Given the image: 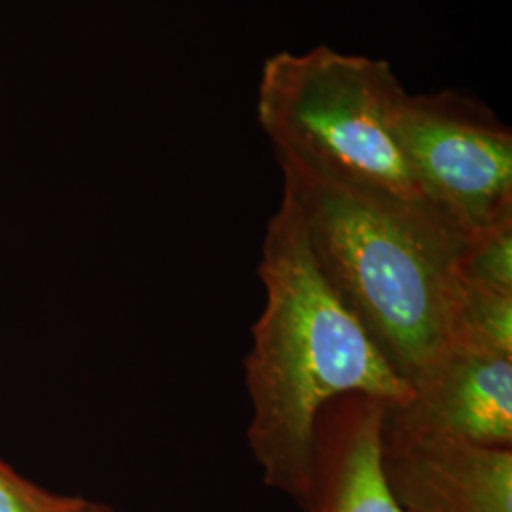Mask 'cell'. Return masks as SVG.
<instances>
[{
    "label": "cell",
    "instance_id": "9c48e42d",
    "mask_svg": "<svg viewBox=\"0 0 512 512\" xmlns=\"http://www.w3.org/2000/svg\"><path fill=\"white\" fill-rule=\"evenodd\" d=\"M458 277L461 285L512 293V219L467 239Z\"/></svg>",
    "mask_w": 512,
    "mask_h": 512
},
{
    "label": "cell",
    "instance_id": "7a4b0ae2",
    "mask_svg": "<svg viewBox=\"0 0 512 512\" xmlns=\"http://www.w3.org/2000/svg\"><path fill=\"white\" fill-rule=\"evenodd\" d=\"M332 291L412 387L452 344L467 236L433 207L344 183L275 152Z\"/></svg>",
    "mask_w": 512,
    "mask_h": 512
},
{
    "label": "cell",
    "instance_id": "6da1fadb",
    "mask_svg": "<svg viewBox=\"0 0 512 512\" xmlns=\"http://www.w3.org/2000/svg\"><path fill=\"white\" fill-rule=\"evenodd\" d=\"M258 275L266 306L245 359L253 406L247 440L264 482L310 512L321 410L344 395L408 404L416 391L332 291L287 196L268 222Z\"/></svg>",
    "mask_w": 512,
    "mask_h": 512
},
{
    "label": "cell",
    "instance_id": "52a82bcc",
    "mask_svg": "<svg viewBox=\"0 0 512 512\" xmlns=\"http://www.w3.org/2000/svg\"><path fill=\"white\" fill-rule=\"evenodd\" d=\"M384 403L344 395L319 414L313 439L310 512H404L380 463Z\"/></svg>",
    "mask_w": 512,
    "mask_h": 512
},
{
    "label": "cell",
    "instance_id": "ba28073f",
    "mask_svg": "<svg viewBox=\"0 0 512 512\" xmlns=\"http://www.w3.org/2000/svg\"><path fill=\"white\" fill-rule=\"evenodd\" d=\"M512 357V293L459 283L452 344Z\"/></svg>",
    "mask_w": 512,
    "mask_h": 512
},
{
    "label": "cell",
    "instance_id": "30bf717a",
    "mask_svg": "<svg viewBox=\"0 0 512 512\" xmlns=\"http://www.w3.org/2000/svg\"><path fill=\"white\" fill-rule=\"evenodd\" d=\"M82 501L40 488L0 458V512H78Z\"/></svg>",
    "mask_w": 512,
    "mask_h": 512
},
{
    "label": "cell",
    "instance_id": "8fae6325",
    "mask_svg": "<svg viewBox=\"0 0 512 512\" xmlns=\"http://www.w3.org/2000/svg\"><path fill=\"white\" fill-rule=\"evenodd\" d=\"M78 512H112L107 505H101V503H92V501H82V507Z\"/></svg>",
    "mask_w": 512,
    "mask_h": 512
},
{
    "label": "cell",
    "instance_id": "3957f363",
    "mask_svg": "<svg viewBox=\"0 0 512 512\" xmlns=\"http://www.w3.org/2000/svg\"><path fill=\"white\" fill-rule=\"evenodd\" d=\"M401 88L384 59L342 54L329 46L304 54L279 52L262 67L258 122L275 152L344 183L433 207L389 122Z\"/></svg>",
    "mask_w": 512,
    "mask_h": 512
},
{
    "label": "cell",
    "instance_id": "5b68a950",
    "mask_svg": "<svg viewBox=\"0 0 512 512\" xmlns=\"http://www.w3.org/2000/svg\"><path fill=\"white\" fill-rule=\"evenodd\" d=\"M380 463L404 512H512V448L414 425L384 403Z\"/></svg>",
    "mask_w": 512,
    "mask_h": 512
},
{
    "label": "cell",
    "instance_id": "277c9868",
    "mask_svg": "<svg viewBox=\"0 0 512 512\" xmlns=\"http://www.w3.org/2000/svg\"><path fill=\"white\" fill-rule=\"evenodd\" d=\"M389 122L427 200L467 238L512 219V133L484 103L403 86Z\"/></svg>",
    "mask_w": 512,
    "mask_h": 512
},
{
    "label": "cell",
    "instance_id": "8992f818",
    "mask_svg": "<svg viewBox=\"0 0 512 512\" xmlns=\"http://www.w3.org/2000/svg\"><path fill=\"white\" fill-rule=\"evenodd\" d=\"M404 420L486 448H512V357L450 346L414 387Z\"/></svg>",
    "mask_w": 512,
    "mask_h": 512
}]
</instances>
